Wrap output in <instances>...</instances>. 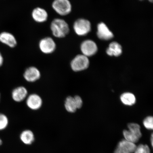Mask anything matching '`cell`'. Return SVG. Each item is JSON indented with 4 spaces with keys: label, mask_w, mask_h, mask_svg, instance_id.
<instances>
[{
    "label": "cell",
    "mask_w": 153,
    "mask_h": 153,
    "mask_svg": "<svg viewBox=\"0 0 153 153\" xmlns=\"http://www.w3.org/2000/svg\"><path fill=\"white\" fill-rule=\"evenodd\" d=\"M50 27L53 35L57 38L65 37L70 32L68 23L62 19H53L51 22Z\"/></svg>",
    "instance_id": "1"
},
{
    "label": "cell",
    "mask_w": 153,
    "mask_h": 153,
    "mask_svg": "<svg viewBox=\"0 0 153 153\" xmlns=\"http://www.w3.org/2000/svg\"><path fill=\"white\" fill-rule=\"evenodd\" d=\"M129 130H124L123 134L126 140L134 143L139 141L142 137L140 131V127L139 124L134 123L128 124Z\"/></svg>",
    "instance_id": "2"
},
{
    "label": "cell",
    "mask_w": 153,
    "mask_h": 153,
    "mask_svg": "<svg viewBox=\"0 0 153 153\" xmlns=\"http://www.w3.org/2000/svg\"><path fill=\"white\" fill-rule=\"evenodd\" d=\"M52 7L57 14L62 16L70 14L72 9L71 4L69 0H54Z\"/></svg>",
    "instance_id": "3"
},
{
    "label": "cell",
    "mask_w": 153,
    "mask_h": 153,
    "mask_svg": "<svg viewBox=\"0 0 153 153\" xmlns=\"http://www.w3.org/2000/svg\"><path fill=\"white\" fill-rule=\"evenodd\" d=\"M89 64V61L87 57L83 54L78 55L72 60L71 67L74 71H81L87 69Z\"/></svg>",
    "instance_id": "4"
},
{
    "label": "cell",
    "mask_w": 153,
    "mask_h": 153,
    "mask_svg": "<svg viewBox=\"0 0 153 153\" xmlns=\"http://www.w3.org/2000/svg\"><path fill=\"white\" fill-rule=\"evenodd\" d=\"M73 28L74 32L77 35L79 36H85L91 31V22L86 19H79L74 22Z\"/></svg>",
    "instance_id": "5"
},
{
    "label": "cell",
    "mask_w": 153,
    "mask_h": 153,
    "mask_svg": "<svg viewBox=\"0 0 153 153\" xmlns=\"http://www.w3.org/2000/svg\"><path fill=\"white\" fill-rule=\"evenodd\" d=\"M40 51L45 54L53 53L56 49V44L52 38L45 37L41 40L39 43Z\"/></svg>",
    "instance_id": "6"
},
{
    "label": "cell",
    "mask_w": 153,
    "mask_h": 153,
    "mask_svg": "<svg viewBox=\"0 0 153 153\" xmlns=\"http://www.w3.org/2000/svg\"><path fill=\"white\" fill-rule=\"evenodd\" d=\"M81 50L83 55L87 57L91 56L97 53L98 49L97 44L91 40H87L82 42Z\"/></svg>",
    "instance_id": "7"
},
{
    "label": "cell",
    "mask_w": 153,
    "mask_h": 153,
    "mask_svg": "<svg viewBox=\"0 0 153 153\" xmlns=\"http://www.w3.org/2000/svg\"><path fill=\"white\" fill-rule=\"evenodd\" d=\"M136 148L135 143L123 139L118 143L114 153H133Z\"/></svg>",
    "instance_id": "8"
},
{
    "label": "cell",
    "mask_w": 153,
    "mask_h": 153,
    "mask_svg": "<svg viewBox=\"0 0 153 153\" xmlns=\"http://www.w3.org/2000/svg\"><path fill=\"white\" fill-rule=\"evenodd\" d=\"M26 104L28 108L33 110H37L41 108L43 100L39 95L32 94L26 98Z\"/></svg>",
    "instance_id": "9"
},
{
    "label": "cell",
    "mask_w": 153,
    "mask_h": 153,
    "mask_svg": "<svg viewBox=\"0 0 153 153\" xmlns=\"http://www.w3.org/2000/svg\"><path fill=\"white\" fill-rule=\"evenodd\" d=\"M97 35L99 39L106 41L110 40L114 37L113 33L103 22L97 25Z\"/></svg>",
    "instance_id": "10"
},
{
    "label": "cell",
    "mask_w": 153,
    "mask_h": 153,
    "mask_svg": "<svg viewBox=\"0 0 153 153\" xmlns=\"http://www.w3.org/2000/svg\"><path fill=\"white\" fill-rule=\"evenodd\" d=\"M41 73L38 69L34 66L29 67L24 74L25 80L29 82H34L39 79Z\"/></svg>",
    "instance_id": "11"
},
{
    "label": "cell",
    "mask_w": 153,
    "mask_h": 153,
    "mask_svg": "<svg viewBox=\"0 0 153 153\" xmlns=\"http://www.w3.org/2000/svg\"><path fill=\"white\" fill-rule=\"evenodd\" d=\"M32 16L36 22L43 23L47 21L48 14L45 9L41 7H37L32 11Z\"/></svg>",
    "instance_id": "12"
},
{
    "label": "cell",
    "mask_w": 153,
    "mask_h": 153,
    "mask_svg": "<svg viewBox=\"0 0 153 153\" xmlns=\"http://www.w3.org/2000/svg\"><path fill=\"white\" fill-rule=\"evenodd\" d=\"M28 96V91L25 87L20 86L15 88L12 92V97L15 102H21Z\"/></svg>",
    "instance_id": "13"
},
{
    "label": "cell",
    "mask_w": 153,
    "mask_h": 153,
    "mask_svg": "<svg viewBox=\"0 0 153 153\" xmlns=\"http://www.w3.org/2000/svg\"><path fill=\"white\" fill-rule=\"evenodd\" d=\"M0 41L11 48L15 47L17 44L14 36L7 32H3L0 34Z\"/></svg>",
    "instance_id": "14"
},
{
    "label": "cell",
    "mask_w": 153,
    "mask_h": 153,
    "mask_svg": "<svg viewBox=\"0 0 153 153\" xmlns=\"http://www.w3.org/2000/svg\"><path fill=\"white\" fill-rule=\"evenodd\" d=\"M106 52L107 54L110 56H119L122 53V47L119 43L117 42H112L109 45Z\"/></svg>",
    "instance_id": "15"
},
{
    "label": "cell",
    "mask_w": 153,
    "mask_h": 153,
    "mask_svg": "<svg viewBox=\"0 0 153 153\" xmlns=\"http://www.w3.org/2000/svg\"><path fill=\"white\" fill-rule=\"evenodd\" d=\"M120 100L124 105L131 106L136 102V98L132 93H125L123 94L120 96Z\"/></svg>",
    "instance_id": "16"
},
{
    "label": "cell",
    "mask_w": 153,
    "mask_h": 153,
    "mask_svg": "<svg viewBox=\"0 0 153 153\" xmlns=\"http://www.w3.org/2000/svg\"><path fill=\"white\" fill-rule=\"evenodd\" d=\"M20 139L25 144H30L34 140V135L31 131L25 130L21 134Z\"/></svg>",
    "instance_id": "17"
},
{
    "label": "cell",
    "mask_w": 153,
    "mask_h": 153,
    "mask_svg": "<svg viewBox=\"0 0 153 153\" xmlns=\"http://www.w3.org/2000/svg\"><path fill=\"white\" fill-rule=\"evenodd\" d=\"M64 106L66 110L69 112L74 113L77 109L74 97H72L69 96L67 97Z\"/></svg>",
    "instance_id": "18"
},
{
    "label": "cell",
    "mask_w": 153,
    "mask_h": 153,
    "mask_svg": "<svg viewBox=\"0 0 153 153\" xmlns=\"http://www.w3.org/2000/svg\"><path fill=\"white\" fill-rule=\"evenodd\" d=\"M8 119L5 115L0 113V131L7 127L8 124Z\"/></svg>",
    "instance_id": "19"
},
{
    "label": "cell",
    "mask_w": 153,
    "mask_h": 153,
    "mask_svg": "<svg viewBox=\"0 0 153 153\" xmlns=\"http://www.w3.org/2000/svg\"><path fill=\"white\" fill-rule=\"evenodd\" d=\"M134 153H150V150L148 145L140 144L137 146Z\"/></svg>",
    "instance_id": "20"
},
{
    "label": "cell",
    "mask_w": 153,
    "mask_h": 153,
    "mask_svg": "<svg viewBox=\"0 0 153 153\" xmlns=\"http://www.w3.org/2000/svg\"><path fill=\"white\" fill-rule=\"evenodd\" d=\"M143 124L146 129L152 130L153 128V118L152 116H149L145 118L143 121Z\"/></svg>",
    "instance_id": "21"
},
{
    "label": "cell",
    "mask_w": 153,
    "mask_h": 153,
    "mask_svg": "<svg viewBox=\"0 0 153 153\" xmlns=\"http://www.w3.org/2000/svg\"><path fill=\"white\" fill-rule=\"evenodd\" d=\"M74 99L77 109L81 108L83 105V101L81 97L79 96L76 95L74 97Z\"/></svg>",
    "instance_id": "22"
},
{
    "label": "cell",
    "mask_w": 153,
    "mask_h": 153,
    "mask_svg": "<svg viewBox=\"0 0 153 153\" xmlns=\"http://www.w3.org/2000/svg\"><path fill=\"white\" fill-rule=\"evenodd\" d=\"M3 62V59L2 56L0 53V67L2 66Z\"/></svg>",
    "instance_id": "23"
},
{
    "label": "cell",
    "mask_w": 153,
    "mask_h": 153,
    "mask_svg": "<svg viewBox=\"0 0 153 153\" xmlns=\"http://www.w3.org/2000/svg\"><path fill=\"white\" fill-rule=\"evenodd\" d=\"M153 134H152V136H151V143H152V147H153Z\"/></svg>",
    "instance_id": "24"
},
{
    "label": "cell",
    "mask_w": 153,
    "mask_h": 153,
    "mask_svg": "<svg viewBox=\"0 0 153 153\" xmlns=\"http://www.w3.org/2000/svg\"><path fill=\"white\" fill-rule=\"evenodd\" d=\"M2 141L1 140V139H0V145H1L2 144Z\"/></svg>",
    "instance_id": "25"
},
{
    "label": "cell",
    "mask_w": 153,
    "mask_h": 153,
    "mask_svg": "<svg viewBox=\"0 0 153 153\" xmlns=\"http://www.w3.org/2000/svg\"><path fill=\"white\" fill-rule=\"evenodd\" d=\"M140 1H143V0H140ZM149 1L150 2H153V0H149Z\"/></svg>",
    "instance_id": "26"
},
{
    "label": "cell",
    "mask_w": 153,
    "mask_h": 153,
    "mask_svg": "<svg viewBox=\"0 0 153 153\" xmlns=\"http://www.w3.org/2000/svg\"><path fill=\"white\" fill-rule=\"evenodd\" d=\"M0 97H1V95H0Z\"/></svg>",
    "instance_id": "27"
}]
</instances>
